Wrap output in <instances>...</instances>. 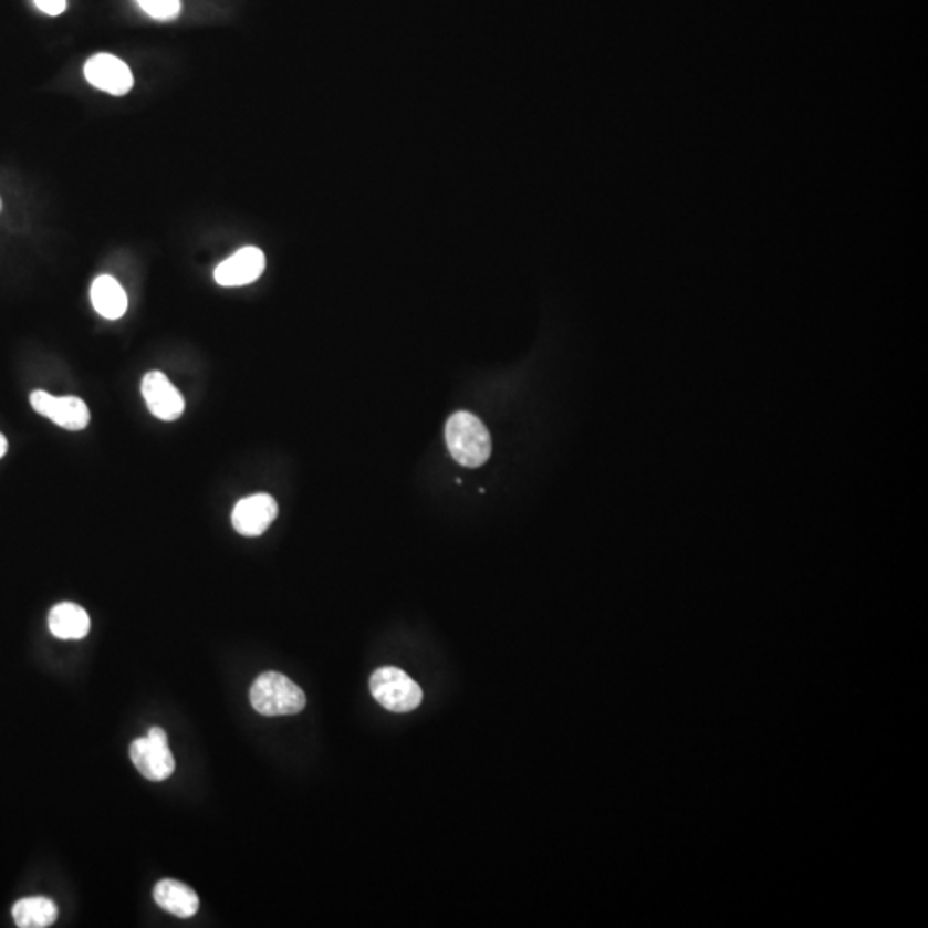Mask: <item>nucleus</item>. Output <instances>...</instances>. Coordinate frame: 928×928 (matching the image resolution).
Returning <instances> with one entry per match:
<instances>
[{"mask_svg":"<svg viewBox=\"0 0 928 928\" xmlns=\"http://www.w3.org/2000/svg\"><path fill=\"white\" fill-rule=\"evenodd\" d=\"M446 442L452 458L467 468H478L492 455V439L480 418L468 411H458L446 425Z\"/></svg>","mask_w":928,"mask_h":928,"instance_id":"obj_1","label":"nucleus"},{"mask_svg":"<svg viewBox=\"0 0 928 928\" xmlns=\"http://www.w3.org/2000/svg\"><path fill=\"white\" fill-rule=\"evenodd\" d=\"M250 701L262 716H294L305 709L306 695L284 675L263 672L251 686Z\"/></svg>","mask_w":928,"mask_h":928,"instance_id":"obj_2","label":"nucleus"},{"mask_svg":"<svg viewBox=\"0 0 928 928\" xmlns=\"http://www.w3.org/2000/svg\"><path fill=\"white\" fill-rule=\"evenodd\" d=\"M0 207H2V201H0Z\"/></svg>","mask_w":928,"mask_h":928,"instance_id":"obj_17","label":"nucleus"},{"mask_svg":"<svg viewBox=\"0 0 928 928\" xmlns=\"http://www.w3.org/2000/svg\"><path fill=\"white\" fill-rule=\"evenodd\" d=\"M90 298H92L93 309L97 310L98 315L104 319L117 320L126 313V291L111 275H101L93 281Z\"/></svg>","mask_w":928,"mask_h":928,"instance_id":"obj_12","label":"nucleus"},{"mask_svg":"<svg viewBox=\"0 0 928 928\" xmlns=\"http://www.w3.org/2000/svg\"><path fill=\"white\" fill-rule=\"evenodd\" d=\"M129 757L139 774L148 781H166L176 769L173 751L163 728H152L147 738H138L129 747Z\"/></svg>","mask_w":928,"mask_h":928,"instance_id":"obj_4","label":"nucleus"},{"mask_svg":"<svg viewBox=\"0 0 928 928\" xmlns=\"http://www.w3.org/2000/svg\"><path fill=\"white\" fill-rule=\"evenodd\" d=\"M85 77L90 85L116 97L126 95L135 85V77L126 62L111 54H97L88 59L85 64Z\"/></svg>","mask_w":928,"mask_h":928,"instance_id":"obj_6","label":"nucleus"},{"mask_svg":"<svg viewBox=\"0 0 928 928\" xmlns=\"http://www.w3.org/2000/svg\"><path fill=\"white\" fill-rule=\"evenodd\" d=\"M88 613L80 605L62 602L54 605L49 614V629L55 638L82 639L90 633Z\"/></svg>","mask_w":928,"mask_h":928,"instance_id":"obj_11","label":"nucleus"},{"mask_svg":"<svg viewBox=\"0 0 928 928\" xmlns=\"http://www.w3.org/2000/svg\"><path fill=\"white\" fill-rule=\"evenodd\" d=\"M6 452H8V439L0 434V458H4Z\"/></svg>","mask_w":928,"mask_h":928,"instance_id":"obj_16","label":"nucleus"},{"mask_svg":"<svg viewBox=\"0 0 928 928\" xmlns=\"http://www.w3.org/2000/svg\"><path fill=\"white\" fill-rule=\"evenodd\" d=\"M136 2L150 18L158 21L174 20L181 12V0H136Z\"/></svg>","mask_w":928,"mask_h":928,"instance_id":"obj_14","label":"nucleus"},{"mask_svg":"<svg viewBox=\"0 0 928 928\" xmlns=\"http://www.w3.org/2000/svg\"><path fill=\"white\" fill-rule=\"evenodd\" d=\"M12 917L21 928H45L58 920V906L52 899L35 896L24 898L12 906Z\"/></svg>","mask_w":928,"mask_h":928,"instance_id":"obj_13","label":"nucleus"},{"mask_svg":"<svg viewBox=\"0 0 928 928\" xmlns=\"http://www.w3.org/2000/svg\"><path fill=\"white\" fill-rule=\"evenodd\" d=\"M372 697L390 712H411L424 700V691L405 670L387 666L375 670L371 678Z\"/></svg>","mask_w":928,"mask_h":928,"instance_id":"obj_3","label":"nucleus"},{"mask_svg":"<svg viewBox=\"0 0 928 928\" xmlns=\"http://www.w3.org/2000/svg\"><path fill=\"white\" fill-rule=\"evenodd\" d=\"M142 394L152 415L157 416L158 420H178L185 411V399L181 394L160 372H150L143 377Z\"/></svg>","mask_w":928,"mask_h":928,"instance_id":"obj_8","label":"nucleus"},{"mask_svg":"<svg viewBox=\"0 0 928 928\" xmlns=\"http://www.w3.org/2000/svg\"><path fill=\"white\" fill-rule=\"evenodd\" d=\"M154 899L160 908L179 918H191L197 915L200 908V899L197 893L179 880H160L155 886Z\"/></svg>","mask_w":928,"mask_h":928,"instance_id":"obj_10","label":"nucleus"},{"mask_svg":"<svg viewBox=\"0 0 928 928\" xmlns=\"http://www.w3.org/2000/svg\"><path fill=\"white\" fill-rule=\"evenodd\" d=\"M265 270V254L260 248L247 247L236 251L228 260H223L213 278L223 288H239L257 281Z\"/></svg>","mask_w":928,"mask_h":928,"instance_id":"obj_9","label":"nucleus"},{"mask_svg":"<svg viewBox=\"0 0 928 928\" xmlns=\"http://www.w3.org/2000/svg\"><path fill=\"white\" fill-rule=\"evenodd\" d=\"M30 403L39 415L45 416L66 430L76 431L88 427L90 409L80 397H55L43 390H35L31 393Z\"/></svg>","mask_w":928,"mask_h":928,"instance_id":"obj_5","label":"nucleus"},{"mask_svg":"<svg viewBox=\"0 0 928 928\" xmlns=\"http://www.w3.org/2000/svg\"><path fill=\"white\" fill-rule=\"evenodd\" d=\"M66 0H35L37 8L49 15H59L66 11Z\"/></svg>","mask_w":928,"mask_h":928,"instance_id":"obj_15","label":"nucleus"},{"mask_svg":"<svg viewBox=\"0 0 928 928\" xmlns=\"http://www.w3.org/2000/svg\"><path fill=\"white\" fill-rule=\"evenodd\" d=\"M278 517V502L269 493L241 499L232 511V526L243 536H260Z\"/></svg>","mask_w":928,"mask_h":928,"instance_id":"obj_7","label":"nucleus"}]
</instances>
